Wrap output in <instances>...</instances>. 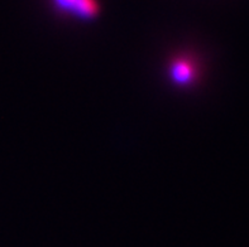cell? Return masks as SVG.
Masks as SVG:
<instances>
[{
	"label": "cell",
	"instance_id": "obj_1",
	"mask_svg": "<svg viewBox=\"0 0 249 247\" xmlns=\"http://www.w3.org/2000/svg\"><path fill=\"white\" fill-rule=\"evenodd\" d=\"M50 6L62 18L92 22L101 13L100 0H48Z\"/></svg>",
	"mask_w": 249,
	"mask_h": 247
},
{
	"label": "cell",
	"instance_id": "obj_2",
	"mask_svg": "<svg viewBox=\"0 0 249 247\" xmlns=\"http://www.w3.org/2000/svg\"><path fill=\"white\" fill-rule=\"evenodd\" d=\"M201 67L197 58L190 53L176 54L171 58L167 67L168 79L175 86L189 87L200 79Z\"/></svg>",
	"mask_w": 249,
	"mask_h": 247
}]
</instances>
